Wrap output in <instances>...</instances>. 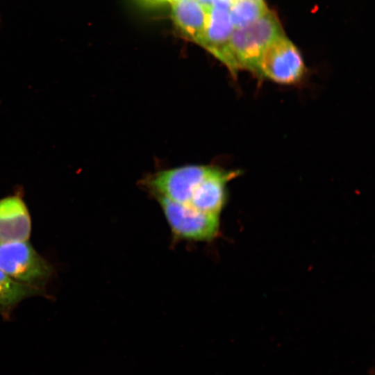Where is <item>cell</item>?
<instances>
[{
  "label": "cell",
  "mask_w": 375,
  "mask_h": 375,
  "mask_svg": "<svg viewBox=\"0 0 375 375\" xmlns=\"http://www.w3.org/2000/svg\"><path fill=\"white\" fill-rule=\"evenodd\" d=\"M254 73L277 83L290 85L302 78L305 65L299 50L282 34L262 51Z\"/></svg>",
  "instance_id": "3"
},
{
  "label": "cell",
  "mask_w": 375,
  "mask_h": 375,
  "mask_svg": "<svg viewBox=\"0 0 375 375\" xmlns=\"http://www.w3.org/2000/svg\"><path fill=\"white\" fill-rule=\"evenodd\" d=\"M239 174L238 170L210 166L188 204L201 212L219 216L226 201V184Z\"/></svg>",
  "instance_id": "6"
},
{
  "label": "cell",
  "mask_w": 375,
  "mask_h": 375,
  "mask_svg": "<svg viewBox=\"0 0 375 375\" xmlns=\"http://www.w3.org/2000/svg\"><path fill=\"white\" fill-rule=\"evenodd\" d=\"M240 1V0H234V1Z\"/></svg>",
  "instance_id": "14"
},
{
  "label": "cell",
  "mask_w": 375,
  "mask_h": 375,
  "mask_svg": "<svg viewBox=\"0 0 375 375\" xmlns=\"http://www.w3.org/2000/svg\"><path fill=\"white\" fill-rule=\"evenodd\" d=\"M210 166L190 165L162 170L148 177L145 185L156 197L188 204Z\"/></svg>",
  "instance_id": "5"
},
{
  "label": "cell",
  "mask_w": 375,
  "mask_h": 375,
  "mask_svg": "<svg viewBox=\"0 0 375 375\" xmlns=\"http://www.w3.org/2000/svg\"><path fill=\"white\" fill-rule=\"evenodd\" d=\"M204 8L205 10H209L212 7V0H197Z\"/></svg>",
  "instance_id": "12"
},
{
  "label": "cell",
  "mask_w": 375,
  "mask_h": 375,
  "mask_svg": "<svg viewBox=\"0 0 375 375\" xmlns=\"http://www.w3.org/2000/svg\"><path fill=\"white\" fill-rule=\"evenodd\" d=\"M175 22L185 34L202 42L207 21V13L197 0H178L173 7Z\"/></svg>",
  "instance_id": "8"
},
{
  "label": "cell",
  "mask_w": 375,
  "mask_h": 375,
  "mask_svg": "<svg viewBox=\"0 0 375 375\" xmlns=\"http://www.w3.org/2000/svg\"><path fill=\"white\" fill-rule=\"evenodd\" d=\"M159 1V0H158ZM169 1H178V0H169Z\"/></svg>",
  "instance_id": "13"
},
{
  "label": "cell",
  "mask_w": 375,
  "mask_h": 375,
  "mask_svg": "<svg viewBox=\"0 0 375 375\" xmlns=\"http://www.w3.org/2000/svg\"><path fill=\"white\" fill-rule=\"evenodd\" d=\"M267 11L262 0H240L234 1L229 10V15L236 28L253 22Z\"/></svg>",
  "instance_id": "11"
},
{
  "label": "cell",
  "mask_w": 375,
  "mask_h": 375,
  "mask_svg": "<svg viewBox=\"0 0 375 375\" xmlns=\"http://www.w3.org/2000/svg\"><path fill=\"white\" fill-rule=\"evenodd\" d=\"M43 294V288L14 280L0 269V314L7 315L24 299Z\"/></svg>",
  "instance_id": "10"
},
{
  "label": "cell",
  "mask_w": 375,
  "mask_h": 375,
  "mask_svg": "<svg viewBox=\"0 0 375 375\" xmlns=\"http://www.w3.org/2000/svg\"><path fill=\"white\" fill-rule=\"evenodd\" d=\"M233 29L229 10L211 7L207 14L204 38L201 44L216 56L228 41Z\"/></svg>",
  "instance_id": "9"
},
{
  "label": "cell",
  "mask_w": 375,
  "mask_h": 375,
  "mask_svg": "<svg viewBox=\"0 0 375 375\" xmlns=\"http://www.w3.org/2000/svg\"><path fill=\"white\" fill-rule=\"evenodd\" d=\"M0 269L14 280L40 288L53 271L27 240L0 243Z\"/></svg>",
  "instance_id": "2"
},
{
  "label": "cell",
  "mask_w": 375,
  "mask_h": 375,
  "mask_svg": "<svg viewBox=\"0 0 375 375\" xmlns=\"http://www.w3.org/2000/svg\"><path fill=\"white\" fill-rule=\"evenodd\" d=\"M172 232L178 238L192 241H209L219 228V215L201 212L189 204L156 196Z\"/></svg>",
  "instance_id": "4"
},
{
  "label": "cell",
  "mask_w": 375,
  "mask_h": 375,
  "mask_svg": "<svg viewBox=\"0 0 375 375\" xmlns=\"http://www.w3.org/2000/svg\"><path fill=\"white\" fill-rule=\"evenodd\" d=\"M31 231V217L21 196L0 199V243L28 240Z\"/></svg>",
  "instance_id": "7"
},
{
  "label": "cell",
  "mask_w": 375,
  "mask_h": 375,
  "mask_svg": "<svg viewBox=\"0 0 375 375\" xmlns=\"http://www.w3.org/2000/svg\"><path fill=\"white\" fill-rule=\"evenodd\" d=\"M282 34L276 17L267 10L253 22L234 28L227 43L215 56L233 72L238 69L254 72L262 51Z\"/></svg>",
  "instance_id": "1"
}]
</instances>
